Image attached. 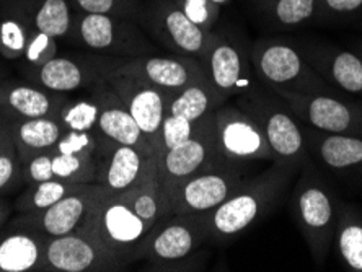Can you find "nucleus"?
Listing matches in <instances>:
<instances>
[{
  "instance_id": "f257e3e1",
  "label": "nucleus",
  "mask_w": 362,
  "mask_h": 272,
  "mask_svg": "<svg viewBox=\"0 0 362 272\" xmlns=\"http://www.w3.org/2000/svg\"><path fill=\"white\" fill-rule=\"evenodd\" d=\"M292 172L274 163L257 178L243 181L222 204L202 214L211 242L226 243L247 232L276 204Z\"/></svg>"
},
{
  "instance_id": "f03ea898",
  "label": "nucleus",
  "mask_w": 362,
  "mask_h": 272,
  "mask_svg": "<svg viewBox=\"0 0 362 272\" xmlns=\"http://www.w3.org/2000/svg\"><path fill=\"white\" fill-rule=\"evenodd\" d=\"M257 77L271 88L299 93L333 95L332 83L318 73L300 49L279 40H259L250 51Z\"/></svg>"
},
{
  "instance_id": "7ed1b4c3",
  "label": "nucleus",
  "mask_w": 362,
  "mask_h": 272,
  "mask_svg": "<svg viewBox=\"0 0 362 272\" xmlns=\"http://www.w3.org/2000/svg\"><path fill=\"white\" fill-rule=\"evenodd\" d=\"M67 40L97 54L126 59L151 56L158 49L134 20L76 10Z\"/></svg>"
},
{
  "instance_id": "20e7f679",
  "label": "nucleus",
  "mask_w": 362,
  "mask_h": 272,
  "mask_svg": "<svg viewBox=\"0 0 362 272\" xmlns=\"http://www.w3.org/2000/svg\"><path fill=\"white\" fill-rule=\"evenodd\" d=\"M151 228L119 194L103 188L93 202L87 222L78 230L92 233L111 253L131 266L137 261L142 240Z\"/></svg>"
},
{
  "instance_id": "39448f33",
  "label": "nucleus",
  "mask_w": 362,
  "mask_h": 272,
  "mask_svg": "<svg viewBox=\"0 0 362 272\" xmlns=\"http://www.w3.org/2000/svg\"><path fill=\"white\" fill-rule=\"evenodd\" d=\"M238 106L253 117L262 127L274 163L296 170L307 158L305 132L299 126V119L281 101H273L259 90L240 95Z\"/></svg>"
},
{
  "instance_id": "423d86ee",
  "label": "nucleus",
  "mask_w": 362,
  "mask_h": 272,
  "mask_svg": "<svg viewBox=\"0 0 362 272\" xmlns=\"http://www.w3.org/2000/svg\"><path fill=\"white\" fill-rule=\"evenodd\" d=\"M209 242V232L202 214H170L158 220L142 240L137 261H147L153 268H168L191 258Z\"/></svg>"
},
{
  "instance_id": "0eeeda50",
  "label": "nucleus",
  "mask_w": 362,
  "mask_h": 272,
  "mask_svg": "<svg viewBox=\"0 0 362 272\" xmlns=\"http://www.w3.org/2000/svg\"><path fill=\"white\" fill-rule=\"evenodd\" d=\"M296 220L317 266L327 259L337 232V207L329 189L315 173H303L294 196Z\"/></svg>"
},
{
  "instance_id": "6e6552de",
  "label": "nucleus",
  "mask_w": 362,
  "mask_h": 272,
  "mask_svg": "<svg viewBox=\"0 0 362 272\" xmlns=\"http://www.w3.org/2000/svg\"><path fill=\"white\" fill-rule=\"evenodd\" d=\"M137 23L162 46V49L196 57L199 61L204 56L212 33L196 26L181 12L175 0L142 2Z\"/></svg>"
},
{
  "instance_id": "1a4fd4ad",
  "label": "nucleus",
  "mask_w": 362,
  "mask_h": 272,
  "mask_svg": "<svg viewBox=\"0 0 362 272\" xmlns=\"http://www.w3.org/2000/svg\"><path fill=\"white\" fill-rule=\"evenodd\" d=\"M238 165L222 162L178 181L168 189L172 214H206L243 183Z\"/></svg>"
},
{
  "instance_id": "9d476101",
  "label": "nucleus",
  "mask_w": 362,
  "mask_h": 272,
  "mask_svg": "<svg viewBox=\"0 0 362 272\" xmlns=\"http://www.w3.org/2000/svg\"><path fill=\"white\" fill-rule=\"evenodd\" d=\"M56 56L41 67H23L31 83L56 93L76 92L85 87L95 88L105 83L126 57L103 56Z\"/></svg>"
},
{
  "instance_id": "9b49d317",
  "label": "nucleus",
  "mask_w": 362,
  "mask_h": 272,
  "mask_svg": "<svg viewBox=\"0 0 362 272\" xmlns=\"http://www.w3.org/2000/svg\"><path fill=\"white\" fill-rule=\"evenodd\" d=\"M127 264L85 230L47 238L41 272H110Z\"/></svg>"
},
{
  "instance_id": "f8f14e48",
  "label": "nucleus",
  "mask_w": 362,
  "mask_h": 272,
  "mask_svg": "<svg viewBox=\"0 0 362 272\" xmlns=\"http://www.w3.org/2000/svg\"><path fill=\"white\" fill-rule=\"evenodd\" d=\"M217 150L226 162L242 165L257 160L274 163L262 127L240 106H219L212 114Z\"/></svg>"
},
{
  "instance_id": "ddd939ff",
  "label": "nucleus",
  "mask_w": 362,
  "mask_h": 272,
  "mask_svg": "<svg viewBox=\"0 0 362 272\" xmlns=\"http://www.w3.org/2000/svg\"><path fill=\"white\" fill-rule=\"evenodd\" d=\"M201 62L212 87L223 100L257 90L247 49L232 35L212 31Z\"/></svg>"
},
{
  "instance_id": "4468645a",
  "label": "nucleus",
  "mask_w": 362,
  "mask_h": 272,
  "mask_svg": "<svg viewBox=\"0 0 362 272\" xmlns=\"http://www.w3.org/2000/svg\"><path fill=\"white\" fill-rule=\"evenodd\" d=\"M103 189L97 183H87L81 189L74 191L56 204L41 211L17 212V215L10 217L8 223L15 227L45 235L46 238H56L62 235L77 232L87 222V217L92 211L93 202Z\"/></svg>"
},
{
  "instance_id": "2eb2a0df",
  "label": "nucleus",
  "mask_w": 362,
  "mask_h": 272,
  "mask_svg": "<svg viewBox=\"0 0 362 272\" xmlns=\"http://www.w3.org/2000/svg\"><path fill=\"white\" fill-rule=\"evenodd\" d=\"M271 92L310 129L327 134H353L358 129L356 110L334 95L299 93L282 88H271Z\"/></svg>"
},
{
  "instance_id": "dca6fc26",
  "label": "nucleus",
  "mask_w": 362,
  "mask_h": 272,
  "mask_svg": "<svg viewBox=\"0 0 362 272\" xmlns=\"http://www.w3.org/2000/svg\"><path fill=\"white\" fill-rule=\"evenodd\" d=\"M214 114V113H212ZM212 114L202 121L196 134L181 143L157 155V167L165 194L178 181L209 168L212 165L226 162L217 150ZM168 197V196H167Z\"/></svg>"
},
{
  "instance_id": "f3484780",
  "label": "nucleus",
  "mask_w": 362,
  "mask_h": 272,
  "mask_svg": "<svg viewBox=\"0 0 362 272\" xmlns=\"http://www.w3.org/2000/svg\"><path fill=\"white\" fill-rule=\"evenodd\" d=\"M115 72L144 80L152 87L172 95L181 88L206 78V71L199 59L185 54L141 56L124 59Z\"/></svg>"
},
{
  "instance_id": "a211bd4d",
  "label": "nucleus",
  "mask_w": 362,
  "mask_h": 272,
  "mask_svg": "<svg viewBox=\"0 0 362 272\" xmlns=\"http://www.w3.org/2000/svg\"><path fill=\"white\" fill-rule=\"evenodd\" d=\"M108 85L129 110L144 136L158 152L162 122L167 116L168 95L144 80L118 72H113L108 77Z\"/></svg>"
},
{
  "instance_id": "6ab92c4d",
  "label": "nucleus",
  "mask_w": 362,
  "mask_h": 272,
  "mask_svg": "<svg viewBox=\"0 0 362 272\" xmlns=\"http://www.w3.org/2000/svg\"><path fill=\"white\" fill-rule=\"evenodd\" d=\"M156 162L157 155H147L139 148L121 146L100 134L98 172L95 183L103 186L110 193H121L134 186Z\"/></svg>"
},
{
  "instance_id": "aec40b11",
  "label": "nucleus",
  "mask_w": 362,
  "mask_h": 272,
  "mask_svg": "<svg viewBox=\"0 0 362 272\" xmlns=\"http://www.w3.org/2000/svg\"><path fill=\"white\" fill-rule=\"evenodd\" d=\"M92 93L97 97L100 103L97 122V131L100 134L111 138L116 143H121V146L139 148L147 155H157L156 147L144 136L136 119L131 116L129 110L126 108L121 98L115 93V90L108 85V80L92 88Z\"/></svg>"
},
{
  "instance_id": "412c9836",
  "label": "nucleus",
  "mask_w": 362,
  "mask_h": 272,
  "mask_svg": "<svg viewBox=\"0 0 362 272\" xmlns=\"http://www.w3.org/2000/svg\"><path fill=\"white\" fill-rule=\"evenodd\" d=\"M47 238L5 223L0 228V272H41Z\"/></svg>"
},
{
  "instance_id": "4be33fe9",
  "label": "nucleus",
  "mask_w": 362,
  "mask_h": 272,
  "mask_svg": "<svg viewBox=\"0 0 362 272\" xmlns=\"http://www.w3.org/2000/svg\"><path fill=\"white\" fill-rule=\"evenodd\" d=\"M302 54L328 83L348 93H362V59L349 51L302 47Z\"/></svg>"
},
{
  "instance_id": "5701e85b",
  "label": "nucleus",
  "mask_w": 362,
  "mask_h": 272,
  "mask_svg": "<svg viewBox=\"0 0 362 272\" xmlns=\"http://www.w3.org/2000/svg\"><path fill=\"white\" fill-rule=\"evenodd\" d=\"M7 110L10 119H12L13 142L20 160H25L41 152L54 150L56 143L59 142V138L66 132V127L62 126L57 116L25 117L15 113L13 110Z\"/></svg>"
},
{
  "instance_id": "b1692460",
  "label": "nucleus",
  "mask_w": 362,
  "mask_h": 272,
  "mask_svg": "<svg viewBox=\"0 0 362 272\" xmlns=\"http://www.w3.org/2000/svg\"><path fill=\"white\" fill-rule=\"evenodd\" d=\"M36 31L33 0H5L0 4V56L18 61Z\"/></svg>"
},
{
  "instance_id": "393cba45",
  "label": "nucleus",
  "mask_w": 362,
  "mask_h": 272,
  "mask_svg": "<svg viewBox=\"0 0 362 272\" xmlns=\"http://www.w3.org/2000/svg\"><path fill=\"white\" fill-rule=\"evenodd\" d=\"M310 129V127H308ZM307 147H313V153L323 167L334 173H348L362 167V138L353 134H327L312 129L305 134Z\"/></svg>"
},
{
  "instance_id": "a878e982",
  "label": "nucleus",
  "mask_w": 362,
  "mask_h": 272,
  "mask_svg": "<svg viewBox=\"0 0 362 272\" xmlns=\"http://www.w3.org/2000/svg\"><path fill=\"white\" fill-rule=\"evenodd\" d=\"M115 194H119L121 199H124L131 209L151 227L172 214L168 197L165 194L160 176H158L157 162L134 186Z\"/></svg>"
},
{
  "instance_id": "bb28decb",
  "label": "nucleus",
  "mask_w": 362,
  "mask_h": 272,
  "mask_svg": "<svg viewBox=\"0 0 362 272\" xmlns=\"http://www.w3.org/2000/svg\"><path fill=\"white\" fill-rule=\"evenodd\" d=\"M64 93L38 87L35 83H21L13 80H5L4 106L13 110L25 117L57 116L61 106L66 103Z\"/></svg>"
},
{
  "instance_id": "cd10ccee",
  "label": "nucleus",
  "mask_w": 362,
  "mask_h": 272,
  "mask_svg": "<svg viewBox=\"0 0 362 272\" xmlns=\"http://www.w3.org/2000/svg\"><path fill=\"white\" fill-rule=\"evenodd\" d=\"M223 101L226 100L217 93L209 78L206 77L181 88L180 92L168 95L167 114H178L193 122H198L214 113Z\"/></svg>"
},
{
  "instance_id": "c85d7f7f",
  "label": "nucleus",
  "mask_w": 362,
  "mask_h": 272,
  "mask_svg": "<svg viewBox=\"0 0 362 272\" xmlns=\"http://www.w3.org/2000/svg\"><path fill=\"white\" fill-rule=\"evenodd\" d=\"M87 183H71L64 179H47L40 181V183L28 184L21 191L17 199L13 202V207L17 212H30V211H41L46 209L62 197L69 196L74 191L81 189Z\"/></svg>"
},
{
  "instance_id": "c756f323",
  "label": "nucleus",
  "mask_w": 362,
  "mask_h": 272,
  "mask_svg": "<svg viewBox=\"0 0 362 272\" xmlns=\"http://www.w3.org/2000/svg\"><path fill=\"white\" fill-rule=\"evenodd\" d=\"M74 8L69 0H33V20L36 31L56 40H67L72 28Z\"/></svg>"
},
{
  "instance_id": "7c9ffc66",
  "label": "nucleus",
  "mask_w": 362,
  "mask_h": 272,
  "mask_svg": "<svg viewBox=\"0 0 362 272\" xmlns=\"http://www.w3.org/2000/svg\"><path fill=\"white\" fill-rule=\"evenodd\" d=\"M271 23L291 28L315 18L317 0H257Z\"/></svg>"
},
{
  "instance_id": "2f4dec72",
  "label": "nucleus",
  "mask_w": 362,
  "mask_h": 272,
  "mask_svg": "<svg viewBox=\"0 0 362 272\" xmlns=\"http://www.w3.org/2000/svg\"><path fill=\"white\" fill-rule=\"evenodd\" d=\"M337 249L351 271L362 272V223L343 214L337 223Z\"/></svg>"
},
{
  "instance_id": "473e14b6",
  "label": "nucleus",
  "mask_w": 362,
  "mask_h": 272,
  "mask_svg": "<svg viewBox=\"0 0 362 272\" xmlns=\"http://www.w3.org/2000/svg\"><path fill=\"white\" fill-rule=\"evenodd\" d=\"M100 114V103L95 95L82 98H67L57 117L66 131H95Z\"/></svg>"
},
{
  "instance_id": "72a5a7b5",
  "label": "nucleus",
  "mask_w": 362,
  "mask_h": 272,
  "mask_svg": "<svg viewBox=\"0 0 362 272\" xmlns=\"http://www.w3.org/2000/svg\"><path fill=\"white\" fill-rule=\"evenodd\" d=\"M98 172V158L87 155L57 153L52 155V175L57 179L71 183H95Z\"/></svg>"
},
{
  "instance_id": "f704fd0d",
  "label": "nucleus",
  "mask_w": 362,
  "mask_h": 272,
  "mask_svg": "<svg viewBox=\"0 0 362 272\" xmlns=\"http://www.w3.org/2000/svg\"><path fill=\"white\" fill-rule=\"evenodd\" d=\"M76 12L115 15L137 21L142 0H69Z\"/></svg>"
},
{
  "instance_id": "c9c22d12",
  "label": "nucleus",
  "mask_w": 362,
  "mask_h": 272,
  "mask_svg": "<svg viewBox=\"0 0 362 272\" xmlns=\"http://www.w3.org/2000/svg\"><path fill=\"white\" fill-rule=\"evenodd\" d=\"M204 119L193 122V121L186 119V117L178 116V114L165 116V119L162 122V129H160V146H158L157 155L162 152L170 150V148L181 146V143L193 137L196 132H198V129Z\"/></svg>"
},
{
  "instance_id": "e433bc0d",
  "label": "nucleus",
  "mask_w": 362,
  "mask_h": 272,
  "mask_svg": "<svg viewBox=\"0 0 362 272\" xmlns=\"http://www.w3.org/2000/svg\"><path fill=\"white\" fill-rule=\"evenodd\" d=\"M54 152L71 155H100V132L95 131H66L56 143Z\"/></svg>"
},
{
  "instance_id": "4c0bfd02",
  "label": "nucleus",
  "mask_w": 362,
  "mask_h": 272,
  "mask_svg": "<svg viewBox=\"0 0 362 272\" xmlns=\"http://www.w3.org/2000/svg\"><path fill=\"white\" fill-rule=\"evenodd\" d=\"M23 173H21V162L15 147V142H10L0 150V197L15 193L23 188Z\"/></svg>"
},
{
  "instance_id": "58836bf2",
  "label": "nucleus",
  "mask_w": 362,
  "mask_h": 272,
  "mask_svg": "<svg viewBox=\"0 0 362 272\" xmlns=\"http://www.w3.org/2000/svg\"><path fill=\"white\" fill-rule=\"evenodd\" d=\"M186 17L204 31H212L221 18V5L212 0H175Z\"/></svg>"
},
{
  "instance_id": "ea45409f",
  "label": "nucleus",
  "mask_w": 362,
  "mask_h": 272,
  "mask_svg": "<svg viewBox=\"0 0 362 272\" xmlns=\"http://www.w3.org/2000/svg\"><path fill=\"white\" fill-rule=\"evenodd\" d=\"M57 56V40L52 36L35 31L28 41V46L21 56L25 67H41Z\"/></svg>"
},
{
  "instance_id": "a19ab883",
  "label": "nucleus",
  "mask_w": 362,
  "mask_h": 272,
  "mask_svg": "<svg viewBox=\"0 0 362 272\" xmlns=\"http://www.w3.org/2000/svg\"><path fill=\"white\" fill-rule=\"evenodd\" d=\"M52 155H54V150H47L20 160L21 173H23V181L26 186L54 178V175H52Z\"/></svg>"
},
{
  "instance_id": "79ce46f5",
  "label": "nucleus",
  "mask_w": 362,
  "mask_h": 272,
  "mask_svg": "<svg viewBox=\"0 0 362 272\" xmlns=\"http://www.w3.org/2000/svg\"><path fill=\"white\" fill-rule=\"evenodd\" d=\"M362 12V0H317L315 18H339Z\"/></svg>"
},
{
  "instance_id": "37998d69",
  "label": "nucleus",
  "mask_w": 362,
  "mask_h": 272,
  "mask_svg": "<svg viewBox=\"0 0 362 272\" xmlns=\"http://www.w3.org/2000/svg\"><path fill=\"white\" fill-rule=\"evenodd\" d=\"M10 142H13L12 119H10L8 110L2 106V108H0V150H2L5 146H8Z\"/></svg>"
},
{
  "instance_id": "c03bdc74",
  "label": "nucleus",
  "mask_w": 362,
  "mask_h": 272,
  "mask_svg": "<svg viewBox=\"0 0 362 272\" xmlns=\"http://www.w3.org/2000/svg\"><path fill=\"white\" fill-rule=\"evenodd\" d=\"M15 211V207L10 204L8 201H5L4 197H0V228H2L5 223L10 220Z\"/></svg>"
},
{
  "instance_id": "a18cd8bd",
  "label": "nucleus",
  "mask_w": 362,
  "mask_h": 272,
  "mask_svg": "<svg viewBox=\"0 0 362 272\" xmlns=\"http://www.w3.org/2000/svg\"><path fill=\"white\" fill-rule=\"evenodd\" d=\"M7 80V78H5ZM5 80H2V82H0V108H2L4 106V92H5Z\"/></svg>"
},
{
  "instance_id": "49530a36",
  "label": "nucleus",
  "mask_w": 362,
  "mask_h": 272,
  "mask_svg": "<svg viewBox=\"0 0 362 272\" xmlns=\"http://www.w3.org/2000/svg\"><path fill=\"white\" fill-rule=\"evenodd\" d=\"M2 80H5V71H4V67L0 66V82H2Z\"/></svg>"
},
{
  "instance_id": "de8ad7c7",
  "label": "nucleus",
  "mask_w": 362,
  "mask_h": 272,
  "mask_svg": "<svg viewBox=\"0 0 362 272\" xmlns=\"http://www.w3.org/2000/svg\"><path fill=\"white\" fill-rule=\"evenodd\" d=\"M212 2L217 4V5H221V7H222V5H223V4H227L228 0H212Z\"/></svg>"
},
{
  "instance_id": "09e8293b",
  "label": "nucleus",
  "mask_w": 362,
  "mask_h": 272,
  "mask_svg": "<svg viewBox=\"0 0 362 272\" xmlns=\"http://www.w3.org/2000/svg\"><path fill=\"white\" fill-rule=\"evenodd\" d=\"M2 2H5V0H0V4H2Z\"/></svg>"
}]
</instances>
